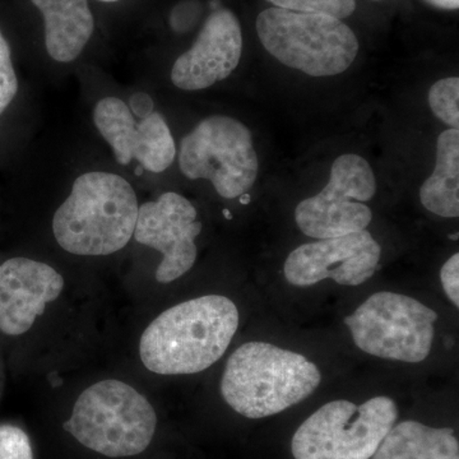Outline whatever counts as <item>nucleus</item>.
<instances>
[{"label": "nucleus", "mask_w": 459, "mask_h": 459, "mask_svg": "<svg viewBox=\"0 0 459 459\" xmlns=\"http://www.w3.org/2000/svg\"><path fill=\"white\" fill-rule=\"evenodd\" d=\"M238 327L237 305L226 296L184 301L148 325L141 338V360L160 376L201 373L222 358Z\"/></svg>", "instance_id": "nucleus-1"}, {"label": "nucleus", "mask_w": 459, "mask_h": 459, "mask_svg": "<svg viewBox=\"0 0 459 459\" xmlns=\"http://www.w3.org/2000/svg\"><path fill=\"white\" fill-rule=\"evenodd\" d=\"M138 210L128 180L114 172H84L54 213V238L71 255H114L131 241Z\"/></svg>", "instance_id": "nucleus-2"}, {"label": "nucleus", "mask_w": 459, "mask_h": 459, "mask_svg": "<svg viewBox=\"0 0 459 459\" xmlns=\"http://www.w3.org/2000/svg\"><path fill=\"white\" fill-rule=\"evenodd\" d=\"M320 382L318 368L301 353L271 343L247 342L226 362L221 394L244 418L264 419L307 400Z\"/></svg>", "instance_id": "nucleus-3"}, {"label": "nucleus", "mask_w": 459, "mask_h": 459, "mask_svg": "<svg viewBox=\"0 0 459 459\" xmlns=\"http://www.w3.org/2000/svg\"><path fill=\"white\" fill-rule=\"evenodd\" d=\"M152 404L120 380L91 385L78 397L63 428L74 439L110 458L133 457L146 451L156 433Z\"/></svg>", "instance_id": "nucleus-4"}, {"label": "nucleus", "mask_w": 459, "mask_h": 459, "mask_svg": "<svg viewBox=\"0 0 459 459\" xmlns=\"http://www.w3.org/2000/svg\"><path fill=\"white\" fill-rule=\"evenodd\" d=\"M256 33L272 56L312 77L343 74L360 49L352 30L327 14L268 8L256 18Z\"/></svg>", "instance_id": "nucleus-5"}, {"label": "nucleus", "mask_w": 459, "mask_h": 459, "mask_svg": "<svg viewBox=\"0 0 459 459\" xmlns=\"http://www.w3.org/2000/svg\"><path fill=\"white\" fill-rule=\"evenodd\" d=\"M397 416L394 401L385 395L362 404L328 402L296 430L292 455L295 459H371Z\"/></svg>", "instance_id": "nucleus-6"}, {"label": "nucleus", "mask_w": 459, "mask_h": 459, "mask_svg": "<svg viewBox=\"0 0 459 459\" xmlns=\"http://www.w3.org/2000/svg\"><path fill=\"white\" fill-rule=\"evenodd\" d=\"M179 166L188 179L211 181L217 195L235 199L255 186L259 160L246 124L212 115L181 141Z\"/></svg>", "instance_id": "nucleus-7"}, {"label": "nucleus", "mask_w": 459, "mask_h": 459, "mask_svg": "<svg viewBox=\"0 0 459 459\" xmlns=\"http://www.w3.org/2000/svg\"><path fill=\"white\" fill-rule=\"evenodd\" d=\"M437 314L416 299L377 292L344 319L361 351L385 359L424 361L433 347Z\"/></svg>", "instance_id": "nucleus-8"}, {"label": "nucleus", "mask_w": 459, "mask_h": 459, "mask_svg": "<svg viewBox=\"0 0 459 459\" xmlns=\"http://www.w3.org/2000/svg\"><path fill=\"white\" fill-rule=\"evenodd\" d=\"M376 192V175L369 162L346 153L332 165L325 188L296 207V223L305 235L318 240L364 231L373 220L365 202Z\"/></svg>", "instance_id": "nucleus-9"}, {"label": "nucleus", "mask_w": 459, "mask_h": 459, "mask_svg": "<svg viewBox=\"0 0 459 459\" xmlns=\"http://www.w3.org/2000/svg\"><path fill=\"white\" fill-rule=\"evenodd\" d=\"M202 231L197 208L189 199L166 192L156 201L140 205L133 238L161 253L156 271L160 283H170L192 270L197 261L195 238Z\"/></svg>", "instance_id": "nucleus-10"}, {"label": "nucleus", "mask_w": 459, "mask_h": 459, "mask_svg": "<svg viewBox=\"0 0 459 459\" xmlns=\"http://www.w3.org/2000/svg\"><path fill=\"white\" fill-rule=\"evenodd\" d=\"M93 124L120 165L132 161L150 172H164L174 162L177 146L161 114L134 117L122 99L108 96L93 108Z\"/></svg>", "instance_id": "nucleus-11"}, {"label": "nucleus", "mask_w": 459, "mask_h": 459, "mask_svg": "<svg viewBox=\"0 0 459 459\" xmlns=\"http://www.w3.org/2000/svg\"><path fill=\"white\" fill-rule=\"evenodd\" d=\"M382 247L369 231L319 238L290 253L285 262L286 280L307 287L333 280L338 285L359 286L376 273Z\"/></svg>", "instance_id": "nucleus-12"}, {"label": "nucleus", "mask_w": 459, "mask_h": 459, "mask_svg": "<svg viewBox=\"0 0 459 459\" xmlns=\"http://www.w3.org/2000/svg\"><path fill=\"white\" fill-rule=\"evenodd\" d=\"M243 54V32L231 11L219 8L205 21L197 40L171 68V82L183 91H202L229 78Z\"/></svg>", "instance_id": "nucleus-13"}, {"label": "nucleus", "mask_w": 459, "mask_h": 459, "mask_svg": "<svg viewBox=\"0 0 459 459\" xmlns=\"http://www.w3.org/2000/svg\"><path fill=\"white\" fill-rule=\"evenodd\" d=\"M65 280L47 263L16 256L0 264V332L21 336L56 300Z\"/></svg>", "instance_id": "nucleus-14"}, {"label": "nucleus", "mask_w": 459, "mask_h": 459, "mask_svg": "<svg viewBox=\"0 0 459 459\" xmlns=\"http://www.w3.org/2000/svg\"><path fill=\"white\" fill-rule=\"evenodd\" d=\"M44 18L45 48L57 63L78 59L95 31L89 0H31Z\"/></svg>", "instance_id": "nucleus-15"}, {"label": "nucleus", "mask_w": 459, "mask_h": 459, "mask_svg": "<svg viewBox=\"0 0 459 459\" xmlns=\"http://www.w3.org/2000/svg\"><path fill=\"white\" fill-rule=\"evenodd\" d=\"M458 455L453 429L403 421L388 431L371 459H451Z\"/></svg>", "instance_id": "nucleus-16"}, {"label": "nucleus", "mask_w": 459, "mask_h": 459, "mask_svg": "<svg viewBox=\"0 0 459 459\" xmlns=\"http://www.w3.org/2000/svg\"><path fill=\"white\" fill-rule=\"evenodd\" d=\"M421 204L446 219L459 216V131L448 129L437 142V162L433 174L420 189Z\"/></svg>", "instance_id": "nucleus-17"}, {"label": "nucleus", "mask_w": 459, "mask_h": 459, "mask_svg": "<svg viewBox=\"0 0 459 459\" xmlns=\"http://www.w3.org/2000/svg\"><path fill=\"white\" fill-rule=\"evenodd\" d=\"M429 105L437 119L453 129L459 126V78L437 81L429 91Z\"/></svg>", "instance_id": "nucleus-18"}, {"label": "nucleus", "mask_w": 459, "mask_h": 459, "mask_svg": "<svg viewBox=\"0 0 459 459\" xmlns=\"http://www.w3.org/2000/svg\"><path fill=\"white\" fill-rule=\"evenodd\" d=\"M276 8L301 13H320L343 20L351 16L356 0H270Z\"/></svg>", "instance_id": "nucleus-19"}, {"label": "nucleus", "mask_w": 459, "mask_h": 459, "mask_svg": "<svg viewBox=\"0 0 459 459\" xmlns=\"http://www.w3.org/2000/svg\"><path fill=\"white\" fill-rule=\"evenodd\" d=\"M18 77L12 59L11 47L0 31V115L11 107L18 93Z\"/></svg>", "instance_id": "nucleus-20"}, {"label": "nucleus", "mask_w": 459, "mask_h": 459, "mask_svg": "<svg viewBox=\"0 0 459 459\" xmlns=\"http://www.w3.org/2000/svg\"><path fill=\"white\" fill-rule=\"evenodd\" d=\"M0 459H33L31 442L22 429L0 427Z\"/></svg>", "instance_id": "nucleus-21"}, {"label": "nucleus", "mask_w": 459, "mask_h": 459, "mask_svg": "<svg viewBox=\"0 0 459 459\" xmlns=\"http://www.w3.org/2000/svg\"><path fill=\"white\" fill-rule=\"evenodd\" d=\"M440 281L446 296L455 307H459V255L455 253L448 259L440 271Z\"/></svg>", "instance_id": "nucleus-22"}, {"label": "nucleus", "mask_w": 459, "mask_h": 459, "mask_svg": "<svg viewBox=\"0 0 459 459\" xmlns=\"http://www.w3.org/2000/svg\"><path fill=\"white\" fill-rule=\"evenodd\" d=\"M131 110L133 114L137 115L138 117H144L151 113H153V101L146 93L138 92L133 95L131 101Z\"/></svg>", "instance_id": "nucleus-23"}, {"label": "nucleus", "mask_w": 459, "mask_h": 459, "mask_svg": "<svg viewBox=\"0 0 459 459\" xmlns=\"http://www.w3.org/2000/svg\"><path fill=\"white\" fill-rule=\"evenodd\" d=\"M425 2L435 8L446 9V11H455L459 8V0H425Z\"/></svg>", "instance_id": "nucleus-24"}, {"label": "nucleus", "mask_w": 459, "mask_h": 459, "mask_svg": "<svg viewBox=\"0 0 459 459\" xmlns=\"http://www.w3.org/2000/svg\"><path fill=\"white\" fill-rule=\"evenodd\" d=\"M238 198H240V202L243 204H247L250 202V195H247V193H246V195H240Z\"/></svg>", "instance_id": "nucleus-25"}, {"label": "nucleus", "mask_w": 459, "mask_h": 459, "mask_svg": "<svg viewBox=\"0 0 459 459\" xmlns=\"http://www.w3.org/2000/svg\"><path fill=\"white\" fill-rule=\"evenodd\" d=\"M99 2H102V3H117V2H119V0H99Z\"/></svg>", "instance_id": "nucleus-26"}, {"label": "nucleus", "mask_w": 459, "mask_h": 459, "mask_svg": "<svg viewBox=\"0 0 459 459\" xmlns=\"http://www.w3.org/2000/svg\"><path fill=\"white\" fill-rule=\"evenodd\" d=\"M225 214L228 219H231V213H230L228 210H225Z\"/></svg>", "instance_id": "nucleus-27"}, {"label": "nucleus", "mask_w": 459, "mask_h": 459, "mask_svg": "<svg viewBox=\"0 0 459 459\" xmlns=\"http://www.w3.org/2000/svg\"><path fill=\"white\" fill-rule=\"evenodd\" d=\"M451 459H459V455H455V457H453Z\"/></svg>", "instance_id": "nucleus-28"}]
</instances>
